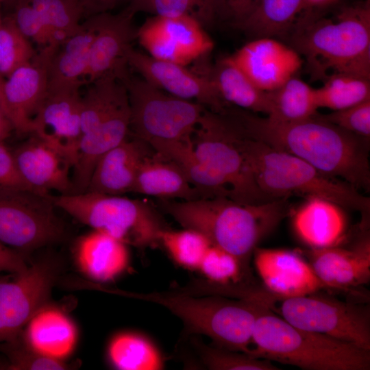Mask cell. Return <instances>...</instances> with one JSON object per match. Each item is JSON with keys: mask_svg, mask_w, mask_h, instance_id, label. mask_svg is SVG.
<instances>
[{"mask_svg": "<svg viewBox=\"0 0 370 370\" xmlns=\"http://www.w3.org/2000/svg\"><path fill=\"white\" fill-rule=\"evenodd\" d=\"M227 112L246 136L293 155L360 191H369V140L315 115L300 121L284 123L234 106Z\"/></svg>", "mask_w": 370, "mask_h": 370, "instance_id": "cell-1", "label": "cell"}, {"mask_svg": "<svg viewBox=\"0 0 370 370\" xmlns=\"http://www.w3.org/2000/svg\"><path fill=\"white\" fill-rule=\"evenodd\" d=\"M161 206L183 228L200 232L248 267L258 243L291 212L288 197L256 204L225 197L162 200Z\"/></svg>", "mask_w": 370, "mask_h": 370, "instance_id": "cell-2", "label": "cell"}, {"mask_svg": "<svg viewBox=\"0 0 370 370\" xmlns=\"http://www.w3.org/2000/svg\"><path fill=\"white\" fill-rule=\"evenodd\" d=\"M123 294L159 304L177 317L189 332L205 335L217 346L247 354L256 319L277 300L268 292L234 299L179 291Z\"/></svg>", "mask_w": 370, "mask_h": 370, "instance_id": "cell-3", "label": "cell"}, {"mask_svg": "<svg viewBox=\"0 0 370 370\" xmlns=\"http://www.w3.org/2000/svg\"><path fill=\"white\" fill-rule=\"evenodd\" d=\"M249 354L306 370H369L370 350L297 328L272 308L256 319Z\"/></svg>", "mask_w": 370, "mask_h": 370, "instance_id": "cell-4", "label": "cell"}, {"mask_svg": "<svg viewBox=\"0 0 370 370\" xmlns=\"http://www.w3.org/2000/svg\"><path fill=\"white\" fill-rule=\"evenodd\" d=\"M242 145L260 188L272 199L297 194L318 197L359 211L369 220L370 200L349 183L319 171L304 160L243 134Z\"/></svg>", "mask_w": 370, "mask_h": 370, "instance_id": "cell-5", "label": "cell"}, {"mask_svg": "<svg viewBox=\"0 0 370 370\" xmlns=\"http://www.w3.org/2000/svg\"><path fill=\"white\" fill-rule=\"evenodd\" d=\"M295 38L317 77L328 71L370 79V8H347L334 19L305 21Z\"/></svg>", "mask_w": 370, "mask_h": 370, "instance_id": "cell-6", "label": "cell"}, {"mask_svg": "<svg viewBox=\"0 0 370 370\" xmlns=\"http://www.w3.org/2000/svg\"><path fill=\"white\" fill-rule=\"evenodd\" d=\"M51 199L56 207L77 221L128 246L157 245L166 229L156 209L142 200L90 191L61 194Z\"/></svg>", "mask_w": 370, "mask_h": 370, "instance_id": "cell-7", "label": "cell"}, {"mask_svg": "<svg viewBox=\"0 0 370 370\" xmlns=\"http://www.w3.org/2000/svg\"><path fill=\"white\" fill-rule=\"evenodd\" d=\"M242 138L240 130L227 113L206 108L191 140L197 156L226 184L231 199L249 204L275 199L258 185Z\"/></svg>", "mask_w": 370, "mask_h": 370, "instance_id": "cell-8", "label": "cell"}, {"mask_svg": "<svg viewBox=\"0 0 370 370\" xmlns=\"http://www.w3.org/2000/svg\"><path fill=\"white\" fill-rule=\"evenodd\" d=\"M119 79L125 85L130 108V127L134 137L149 145L190 140L206 109L201 104L171 95L125 71Z\"/></svg>", "mask_w": 370, "mask_h": 370, "instance_id": "cell-9", "label": "cell"}, {"mask_svg": "<svg viewBox=\"0 0 370 370\" xmlns=\"http://www.w3.org/2000/svg\"><path fill=\"white\" fill-rule=\"evenodd\" d=\"M272 310L291 325L370 350V307L314 292L278 299Z\"/></svg>", "mask_w": 370, "mask_h": 370, "instance_id": "cell-10", "label": "cell"}, {"mask_svg": "<svg viewBox=\"0 0 370 370\" xmlns=\"http://www.w3.org/2000/svg\"><path fill=\"white\" fill-rule=\"evenodd\" d=\"M55 207L51 195L0 189V241L24 252L62 240Z\"/></svg>", "mask_w": 370, "mask_h": 370, "instance_id": "cell-11", "label": "cell"}, {"mask_svg": "<svg viewBox=\"0 0 370 370\" xmlns=\"http://www.w3.org/2000/svg\"><path fill=\"white\" fill-rule=\"evenodd\" d=\"M58 273V262L46 258L12 277L0 275V343L17 336L47 305Z\"/></svg>", "mask_w": 370, "mask_h": 370, "instance_id": "cell-12", "label": "cell"}, {"mask_svg": "<svg viewBox=\"0 0 370 370\" xmlns=\"http://www.w3.org/2000/svg\"><path fill=\"white\" fill-rule=\"evenodd\" d=\"M136 39L150 56L186 66L214 48L204 25L188 15H153L137 29Z\"/></svg>", "mask_w": 370, "mask_h": 370, "instance_id": "cell-13", "label": "cell"}, {"mask_svg": "<svg viewBox=\"0 0 370 370\" xmlns=\"http://www.w3.org/2000/svg\"><path fill=\"white\" fill-rule=\"evenodd\" d=\"M79 87H48L32 119V132L60 153L71 164L77 161L81 138Z\"/></svg>", "mask_w": 370, "mask_h": 370, "instance_id": "cell-14", "label": "cell"}, {"mask_svg": "<svg viewBox=\"0 0 370 370\" xmlns=\"http://www.w3.org/2000/svg\"><path fill=\"white\" fill-rule=\"evenodd\" d=\"M125 58L128 66L140 77L171 95L199 103L218 113L230 106L206 77L186 66L156 59L132 46L127 49Z\"/></svg>", "mask_w": 370, "mask_h": 370, "instance_id": "cell-15", "label": "cell"}, {"mask_svg": "<svg viewBox=\"0 0 370 370\" xmlns=\"http://www.w3.org/2000/svg\"><path fill=\"white\" fill-rule=\"evenodd\" d=\"M302 251L319 279L330 291L349 292L370 281V240L367 229L350 244Z\"/></svg>", "mask_w": 370, "mask_h": 370, "instance_id": "cell-16", "label": "cell"}, {"mask_svg": "<svg viewBox=\"0 0 370 370\" xmlns=\"http://www.w3.org/2000/svg\"><path fill=\"white\" fill-rule=\"evenodd\" d=\"M56 48L42 49L4 80L5 114L18 133L32 132V119L47 94L49 65Z\"/></svg>", "mask_w": 370, "mask_h": 370, "instance_id": "cell-17", "label": "cell"}, {"mask_svg": "<svg viewBox=\"0 0 370 370\" xmlns=\"http://www.w3.org/2000/svg\"><path fill=\"white\" fill-rule=\"evenodd\" d=\"M229 57L255 85L267 92L294 77L304 62L296 49L273 37L254 38Z\"/></svg>", "mask_w": 370, "mask_h": 370, "instance_id": "cell-18", "label": "cell"}, {"mask_svg": "<svg viewBox=\"0 0 370 370\" xmlns=\"http://www.w3.org/2000/svg\"><path fill=\"white\" fill-rule=\"evenodd\" d=\"M253 256L263 287L279 299L329 291L297 251L256 247Z\"/></svg>", "mask_w": 370, "mask_h": 370, "instance_id": "cell-19", "label": "cell"}, {"mask_svg": "<svg viewBox=\"0 0 370 370\" xmlns=\"http://www.w3.org/2000/svg\"><path fill=\"white\" fill-rule=\"evenodd\" d=\"M135 14L128 8L117 14L101 13L90 20L94 27L86 77L91 82L102 76L116 75L128 66L125 53L136 38L132 23Z\"/></svg>", "mask_w": 370, "mask_h": 370, "instance_id": "cell-20", "label": "cell"}, {"mask_svg": "<svg viewBox=\"0 0 370 370\" xmlns=\"http://www.w3.org/2000/svg\"><path fill=\"white\" fill-rule=\"evenodd\" d=\"M18 171L36 193L49 195L50 190L71 194L72 166L56 149L34 135L13 152Z\"/></svg>", "mask_w": 370, "mask_h": 370, "instance_id": "cell-21", "label": "cell"}, {"mask_svg": "<svg viewBox=\"0 0 370 370\" xmlns=\"http://www.w3.org/2000/svg\"><path fill=\"white\" fill-rule=\"evenodd\" d=\"M153 151L147 143L127 138L98 160L86 191L113 195L132 192L141 164Z\"/></svg>", "mask_w": 370, "mask_h": 370, "instance_id": "cell-22", "label": "cell"}, {"mask_svg": "<svg viewBox=\"0 0 370 370\" xmlns=\"http://www.w3.org/2000/svg\"><path fill=\"white\" fill-rule=\"evenodd\" d=\"M206 57L195 62L191 69L206 77L225 103L254 114H269L271 92L255 85L230 57L214 64L207 62Z\"/></svg>", "mask_w": 370, "mask_h": 370, "instance_id": "cell-23", "label": "cell"}, {"mask_svg": "<svg viewBox=\"0 0 370 370\" xmlns=\"http://www.w3.org/2000/svg\"><path fill=\"white\" fill-rule=\"evenodd\" d=\"M297 236L310 249L343 243L348 238V221L344 208L318 197H306L293 214Z\"/></svg>", "mask_w": 370, "mask_h": 370, "instance_id": "cell-24", "label": "cell"}, {"mask_svg": "<svg viewBox=\"0 0 370 370\" xmlns=\"http://www.w3.org/2000/svg\"><path fill=\"white\" fill-rule=\"evenodd\" d=\"M128 245L103 232L92 230L81 236L75 255L79 270L100 282L114 280L129 264Z\"/></svg>", "mask_w": 370, "mask_h": 370, "instance_id": "cell-25", "label": "cell"}, {"mask_svg": "<svg viewBox=\"0 0 370 370\" xmlns=\"http://www.w3.org/2000/svg\"><path fill=\"white\" fill-rule=\"evenodd\" d=\"M21 334L38 354L60 360L72 353L77 338L72 320L60 310L47 305L33 316Z\"/></svg>", "mask_w": 370, "mask_h": 370, "instance_id": "cell-26", "label": "cell"}, {"mask_svg": "<svg viewBox=\"0 0 370 370\" xmlns=\"http://www.w3.org/2000/svg\"><path fill=\"white\" fill-rule=\"evenodd\" d=\"M132 193L162 200L203 198L176 164L156 152L141 164Z\"/></svg>", "mask_w": 370, "mask_h": 370, "instance_id": "cell-27", "label": "cell"}, {"mask_svg": "<svg viewBox=\"0 0 370 370\" xmlns=\"http://www.w3.org/2000/svg\"><path fill=\"white\" fill-rule=\"evenodd\" d=\"M94 27L89 19L53 53L48 69V87H80L88 67Z\"/></svg>", "mask_w": 370, "mask_h": 370, "instance_id": "cell-28", "label": "cell"}, {"mask_svg": "<svg viewBox=\"0 0 370 370\" xmlns=\"http://www.w3.org/2000/svg\"><path fill=\"white\" fill-rule=\"evenodd\" d=\"M150 146L156 153L176 164L203 197H225L230 199L227 186L222 179L197 156L191 139L156 143Z\"/></svg>", "mask_w": 370, "mask_h": 370, "instance_id": "cell-29", "label": "cell"}, {"mask_svg": "<svg viewBox=\"0 0 370 370\" xmlns=\"http://www.w3.org/2000/svg\"><path fill=\"white\" fill-rule=\"evenodd\" d=\"M305 0H258L251 13L235 27L254 38L287 32L306 8Z\"/></svg>", "mask_w": 370, "mask_h": 370, "instance_id": "cell-30", "label": "cell"}, {"mask_svg": "<svg viewBox=\"0 0 370 370\" xmlns=\"http://www.w3.org/2000/svg\"><path fill=\"white\" fill-rule=\"evenodd\" d=\"M319 109L316 88L295 76L271 91L269 119L284 123L303 121L314 116Z\"/></svg>", "mask_w": 370, "mask_h": 370, "instance_id": "cell-31", "label": "cell"}, {"mask_svg": "<svg viewBox=\"0 0 370 370\" xmlns=\"http://www.w3.org/2000/svg\"><path fill=\"white\" fill-rule=\"evenodd\" d=\"M112 365L120 370H159L164 367L157 347L143 335L123 332L114 336L108 347Z\"/></svg>", "mask_w": 370, "mask_h": 370, "instance_id": "cell-32", "label": "cell"}, {"mask_svg": "<svg viewBox=\"0 0 370 370\" xmlns=\"http://www.w3.org/2000/svg\"><path fill=\"white\" fill-rule=\"evenodd\" d=\"M369 78L345 73L328 75L316 88L319 108L343 110L370 99Z\"/></svg>", "mask_w": 370, "mask_h": 370, "instance_id": "cell-33", "label": "cell"}, {"mask_svg": "<svg viewBox=\"0 0 370 370\" xmlns=\"http://www.w3.org/2000/svg\"><path fill=\"white\" fill-rule=\"evenodd\" d=\"M205 280L217 286L256 284L250 267L223 249L211 245L198 269Z\"/></svg>", "mask_w": 370, "mask_h": 370, "instance_id": "cell-34", "label": "cell"}, {"mask_svg": "<svg viewBox=\"0 0 370 370\" xmlns=\"http://www.w3.org/2000/svg\"><path fill=\"white\" fill-rule=\"evenodd\" d=\"M160 244L177 264L197 271L212 245L204 235L188 228L181 230L165 229L160 234Z\"/></svg>", "mask_w": 370, "mask_h": 370, "instance_id": "cell-35", "label": "cell"}, {"mask_svg": "<svg viewBox=\"0 0 370 370\" xmlns=\"http://www.w3.org/2000/svg\"><path fill=\"white\" fill-rule=\"evenodd\" d=\"M219 0H131L128 8L134 14L139 11L153 15L191 16L203 25L217 16Z\"/></svg>", "mask_w": 370, "mask_h": 370, "instance_id": "cell-36", "label": "cell"}, {"mask_svg": "<svg viewBox=\"0 0 370 370\" xmlns=\"http://www.w3.org/2000/svg\"><path fill=\"white\" fill-rule=\"evenodd\" d=\"M193 345L203 365L212 370H279L271 361L195 339Z\"/></svg>", "mask_w": 370, "mask_h": 370, "instance_id": "cell-37", "label": "cell"}, {"mask_svg": "<svg viewBox=\"0 0 370 370\" xmlns=\"http://www.w3.org/2000/svg\"><path fill=\"white\" fill-rule=\"evenodd\" d=\"M30 5L62 42L77 32L84 11L80 0H29Z\"/></svg>", "mask_w": 370, "mask_h": 370, "instance_id": "cell-38", "label": "cell"}, {"mask_svg": "<svg viewBox=\"0 0 370 370\" xmlns=\"http://www.w3.org/2000/svg\"><path fill=\"white\" fill-rule=\"evenodd\" d=\"M31 40L14 21L0 25V74L8 77L14 70L30 62L36 56Z\"/></svg>", "mask_w": 370, "mask_h": 370, "instance_id": "cell-39", "label": "cell"}, {"mask_svg": "<svg viewBox=\"0 0 370 370\" xmlns=\"http://www.w3.org/2000/svg\"><path fill=\"white\" fill-rule=\"evenodd\" d=\"M21 333L12 340L0 343V352L6 358L3 367L9 370H64L70 366L63 360L41 355L32 349Z\"/></svg>", "mask_w": 370, "mask_h": 370, "instance_id": "cell-40", "label": "cell"}, {"mask_svg": "<svg viewBox=\"0 0 370 370\" xmlns=\"http://www.w3.org/2000/svg\"><path fill=\"white\" fill-rule=\"evenodd\" d=\"M21 32L30 40L42 47V49L57 47L62 40L42 19L29 2L18 5L14 20Z\"/></svg>", "mask_w": 370, "mask_h": 370, "instance_id": "cell-41", "label": "cell"}, {"mask_svg": "<svg viewBox=\"0 0 370 370\" xmlns=\"http://www.w3.org/2000/svg\"><path fill=\"white\" fill-rule=\"evenodd\" d=\"M315 116L349 133L369 140L370 99L328 114L317 113Z\"/></svg>", "mask_w": 370, "mask_h": 370, "instance_id": "cell-42", "label": "cell"}, {"mask_svg": "<svg viewBox=\"0 0 370 370\" xmlns=\"http://www.w3.org/2000/svg\"><path fill=\"white\" fill-rule=\"evenodd\" d=\"M0 189L35 192L22 177L13 152L3 142H0Z\"/></svg>", "mask_w": 370, "mask_h": 370, "instance_id": "cell-43", "label": "cell"}, {"mask_svg": "<svg viewBox=\"0 0 370 370\" xmlns=\"http://www.w3.org/2000/svg\"><path fill=\"white\" fill-rule=\"evenodd\" d=\"M258 0H219L218 16L229 18L236 26L253 10Z\"/></svg>", "mask_w": 370, "mask_h": 370, "instance_id": "cell-44", "label": "cell"}, {"mask_svg": "<svg viewBox=\"0 0 370 370\" xmlns=\"http://www.w3.org/2000/svg\"><path fill=\"white\" fill-rule=\"evenodd\" d=\"M23 252L0 241V275L3 273H18L27 268Z\"/></svg>", "mask_w": 370, "mask_h": 370, "instance_id": "cell-45", "label": "cell"}, {"mask_svg": "<svg viewBox=\"0 0 370 370\" xmlns=\"http://www.w3.org/2000/svg\"><path fill=\"white\" fill-rule=\"evenodd\" d=\"M13 129L11 123L0 109V142L6 138Z\"/></svg>", "mask_w": 370, "mask_h": 370, "instance_id": "cell-46", "label": "cell"}, {"mask_svg": "<svg viewBox=\"0 0 370 370\" xmlns=\"http://www.w3.org/2000/svg\"><path fill=\"white\" fill-rule=\"evenodd\" d=\"M2 77L3 76L0 74V109L5 114V102L3 96L4 80L3 79Z\"/></svg>", "mask_w": 370, "mask_h": 370, "instance_id": "cell-47", "label": "cell"}, {"mask_svg": "<svg viewBox=\"0 0 370 370\" xmlns=\"http://www.w3.org/2000/svg\"><path fill=\"white\" fill-rule=\"evenodd\" d=\"M329 0H305L307 5H318L328 2Z\"/></svg>", "mask_w": 370, "mask_h": 370, "instance_id": "cell-48", "label": "cell"}, {"mask_svg": "<svg viewBox=\"0 0 370 370\" xmlns=\"http://www.w3.org/2000/svg\"><path fill=\"white\" fill-rule=\"evenodd\" d=\"M82 5H83V8H84V7L86 5H89L90 3V0H80Z\"/></svg>", "mask_w": 370, "mask_h": 370, "instance_id": "cell-49", "label": "cell"}, {"mask_svg": "<svg viewBox=\"0 0 370 370\" xmlns=\"http://www.w3.org/2000/svg\"><path fill=\"white\" fill-rule=\"evenodd\" d=\"M5 1V0H0V2H1V1Z\"/></svg>", "mask_w": 370, "mask_h": 370, "instance_id": "cell-50", "label": "cell"}, {"mask_svg": "<svg viewBox=\"0 0 370 370\" xmlns=\"http://www.w3.org/2000/svg\"><path fill=\"white\" fill-rule=\"evenodd\" d=\"M1 21H0V25H1Z\"/></svg>", "mask_w": 370, "mask_h": 370, "instance_id": "cell-51", "label": "cell"}]
</instances>
